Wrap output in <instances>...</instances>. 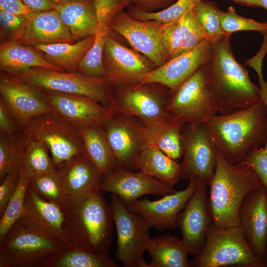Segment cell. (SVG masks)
I'll return each mask as SVG.
<instances>
[{
  "label": "cell",
  "instance_id": "6da1fadb",
  "mask_svg": "<svg viewBox=\"0 0 267 267\" xmlns=\"http://www.w3.org/2000/svg\"><path fill=\"white\" fill-rule=\"evenodd\" d=\"M212 42V54L205 66L219 113L229 114L260 102L261 88L251 82L245 67L235 60L230 36L222 35Z\"/></svg>",
  "mask_w": 267,
  "mask_h": 267
},
{
  "label": "cell",
  "instance_id": "7a4b0ae2",
  "mask_svg": "<svg viewBox=\"0 0 267 267\" xmlns=\"http://www.w3.org/2000/svg\"><path fill=\"white\" fill-rule=\"evenodd\" d=\"M205 123L216 148L235 164L267 143V105L262 99L242 110L215 115Z\"/></svg>",
  "mask_w": 267,
  "mask_h": 267
},
{
  "label": "cell",
  "instance_id": "3957f363",
  "mask_svg": "<svg viewBox=\"0 0 267 267\" xmlns=\"http://www.w3.org/2000/svg\"><path fill=\"white\" fill-rule=\"evenodd\" d=\"M62 210L72 244L109 255L114 222L110 206L97 189L69 195Z\"/></svg>",
  "mask_w": 267,
  "mask_h": 267
},
{
  "label": "cell",
  "instance_id": "277c9868",
  "mask_svg": "<svg viewBox=\"0 0 267 267\" xmlns=\"http://www.w3.org/2000/svg\"><path fill=\"white\" fill-rule=\"evenodd\" d=\"M217 163L209 181L208 207L213 224L225 228L240 225L239 211L245 196L263 183L250 167L235 164L215 147Z\"/></svg>",
  "mask_w": 267,
  "mask_h": 267
},
{
  "label": "cell",
  "instance_id": "5b68a950",
  "mask_svg": "<svg viewBox=\"0 0 267 267\" xmlns=\"http://www.w3.org/2000/svg\"><path fill=\"white\" fill-rule=\"evenodd\" d=\"M267 267L248 243L241 225L221 228L212 222L202 251L190 261V267Z\"/></svg>",
  "mask_w": 267,
  "mask_h": 267
},
{
  "label": "cell",
  "instance_id": "8992f818",
  "mask_svg": "<svg viewBox=\"0 0 267 267\" xmlns=\"http://www.w3.org/2000/svg\"><path fill=\"white\" fill-rule=\"evenodd\" d=\"M68 246L35 230L20 219L0 243V267H42Z\"/></svg>",
  "mask_w": 267,
  "mask_h": 267
},
{
  "label": "cell",
  "instance_id": "52a82bcc",
  "mask_svg": "<svg viewBox=\"0 0 267 267\" xmlns=\"http://www.w3.org/2000/svg\"><path fill=\"white\" fill-rule=\"evenodd\" d=\"M11 74L40 90L83 95L110 105L112 85L105 78L88 77L77 70L57 71L41 67Z\"/></svg>",
  "mask_w": 267,
  "mask_h": 267
},
{
  "label": "cell",
  "instance_id": "ba28073f",
  "mask_svg": "<svg viewBox=\"0 0 267 267\" xmlns=\"http://www.w3.org/2000/svg\"><path fill=\"white\" fill-rule=\"evenodd\" d=\"M117 233L115 258L125 267H149L143 258L151 227L140 215L129 210L115 194L109 204Z\"/></svg>",
  "mask_w": 267,
  "mask_h": 267
},
{
  "label": "cell",
  "instance_id": "9c48e42d",
  "mask_svg": "<svg viewBox=\"0 0 267 267\" xmlns=\"http://www.w3.org/2000/svg\"><path fill=\"white\" fill-rule=\"evenodd\" d=\"M114 86L110 105L116 113L138 117L141 122L171 116L168 106L172 92L167 87L158 83Z\"/></svg>",
  "mask_w": 267,
  "mask_h": 267
},
{
  "label": "cell",
  "instance_id": "30bf717a",
  "mask_svg": "<svg viewBox=\"0 0 267 267\" xmlns=\"http://www.w3.org/2000/svg\"><path fill=\"white\" fill-rule=\"evenodd\" d=\"M168 110L171 116L185 124L205 122L219 113L210 89L205 64L172 93Z\"/></svg>",
  "mask_w": 267,
  "mask_h": 267
},
{
  "label": "cell",
  "instance_id": "8fae6325",
  "mask_svg": "<svg viewBox=\"0 0 267 267\" xmlns=\"http://www.w3.org/2000/svg\"><path fill=\"white\" fill-rule=\"evenodd\" d=\"M181 178L201 180L207 185L213 176L217 154L205 122L186 123L181 132Z\"/></svg>",
  "mask_w": 267,
  "mask_h": 267
},
{
  "label": "cell",
  "instance_id": "7c38bea8",
  "mask_svg": "<svg viewBox=\"0 0 267 267\" xmlns=\"http://www.w3.org/2000/svg\"><path fill=\"white\" fill-rule=\"evenodd\" d=\"M26 130L45 145L56 167L84 154L78 129L51 112L34 118Z\"/></svg>",
  "mask_w": 267,
  "mask_h": 267
},
{
  "label": "cell",
  "instance_id": "4fadbf2b",
  "mask_svg": "<svg viewBox=\"0 0 267 267\" xmlns=\"http://www.w3.org/2000/svg\"><path fill=\"white\" fill-rule=\"evenodd\" d=\"M105 79L114 86H136L156 67L148 58L109 35L103 50Z\"/></svg>",
  "mask_w": 267,
  "mask_h": 267
},
{
  "label": "cell",
  "instance_id": "5bb4252c",
  "mask_svg": "<svg viewBox=\"0 0 267 267\" xmlns=\"http://www.w3.org/2000/svg\"><path fill=\"white\" fill-rule=\"evenodd\" d=\"M40 90L51 112L77 129L103 125L116 113L110 105L102 104L87 96Z\"/></svg>",
  "mask_w": 267,
  "mask_h": 267
},
{
  "label": "cell",
  "instance_id": "9a60e30c",
  "mask_svg": "<svg viewBox=\"0 0 267 267\" xmlns=\"http://www.w3.org/2000/svg\"><path fill=\"white\" fill-rule=\"evenodd\" d=\"M0 94L22 130H26L34 118L51 112L40 89L2 71Z\"/></svg>",
  "mask_w": 267,
  "mask_h": 267
},
{
  "label": "cell",
  "instance_id": "2e32d148",
  "mask_svg": "<svg viewBox=\"0 0 267 267\" xmlns=\"http://www.w3.org/2000/svg\"><path fill=\"white\" fill-rule=\"evenodd\" d=\"M207 185L198 179L193 194L178 217V224L182 233L181 240L189 255L195 256L202 251L212 222L208 204Z\"/></svg>",
  "mask_w": 267,
  "mask_h": 267
},
{
  "label": "cell",
  "instance_id": "e0dca14e",
  "mask_svg": "<svg viewBox=\"0 0 267 267\" xmlns=\"http://www.w3.org/2000/svg\"><path fill=\"white\" fill-rule=\"evenodd\" d=\"M163 25L154 21L136 19L121 10L113 17L110 29L122 36L133 49L144 55L158 67L164 64L159 44Z\"/></svg>",
  "mask_w": 267,
  "mask_h": 267
},
{
  "label": "cell",
  "instance_id": "ac0fdd59",
  "mask_svg": "<svg viewBox=\"0 0 267 267\" xmlns=\"http://www.w3.org/2000/svg\"><path fill=\"white\" fill-rule=\"evenodd\" d=\"M98 190L101 194L110 192L116 195L127 207L143 195H165L177 191L141 171L132 173L119 166L103 177Z\"/></svg>",
  "mask_w": 267,
  "mask_h": 267
},
{
  "label": "cell",
  "instance_id": "d6986e66",
  "mask_svg": "<svg viewBox=\"0 0 267 267\" xmlns=\"http://www.w3.org/2000/svg\"><path fill=\"white\" fill-rule=\"evenodd\" d=\"M198 179H191L183 190L165 195L151 201L136 200L127 207L129 211L141 216L151 227L159 231L178 227V217L193 194Z\"/></svg>",
  "mask_w": 267,
  "mask_h": 267
},
{
  "label": "cell",
  "instance_id": "ffe728a7",
  "mask_svg": "<svg viewBox=\"0 0 267 267\" xmlns=\"http://www.w3.org/2000/svg\"><path fill=\"white\" fill-rule=\"evenodd\" d=\"M239 218L250 247L260 260L267 263V189L264 185L245 196Z\"/></svg>",
  "mask_w": 267,
  "mask_h": 267
},
{
  "label": "cell",
  "instance_id": "44dd1931",
  "mask_svg": "<svg viewBox=\"0 0 267 267\" xmlns=\"http://www.w3.org/2000/svg\"><path fill=\"white\" fill-rule=\"evenodd\" d=\"M213 42L205 39L184 53L172 59L149 73L139 84L158 83L172 92L211 58Z\"/></svg>",
  "mask_w": 267,
  "mask_h": 267
},
{
  "label": "cell",
  "instance_id": "7402d4cb",
  "mask_svg": "<svg viewBox=\"0 0 267 267\" xmlns=\"http://www.w3.org/2000/svg\"><path fill=\"white\" fill-rule=\"evenodd\" d=\"M132 117L116 113L102 126L115 156L117 166L134 165V160L146 144L142 123Z\"/></svg>",
  "mask_w": 267,
  "mask_h": 267
},
{
  "label": "cell",
  "instance_id": "603a6c76",
  "mask_svg": "<svg viewBox=\"0 0 267 267\" xmlns=\"http://www.w3.org/2000/svg\"><path fill=\"white\" fill-rule=\"evenodd\" d=\"M21 219L42 233L58 239L68 245L72 244L65 229L62 209L40 197L29 184L26 193L24 214Z\"/></svg>",
  "mask_w": 267,
  "mask_h": 267
},
{
  "label": "cell",
  "instance_id": "cb8c5ba5",
  "mask_svg": "<svg viewBox=\"0 0 267 267\" xmlns=\"http://www.w3.org/2000/svg\"><path fill=\"white\" fill-rule=\"evenodd\" d=\"M26 17L23 29L13 41L32 46L39 44L75 43L55 9L32 11Z\"/></svg>",
  "mask_w": 267,
  "mask_h": 267
},
{
  "label": "cell",
  "instance_id": "d4e9b609",
  "mask_svg": "<svg viewBox=\"0 0 267 267\" xmlns=\"http://www.w3.org/2000/svg\"><path fill=\"white\" fill-rule=\"evenodd\" d=\"M56 174L67 195L97 189L103 176L85 154L77 155L56 167Z\"/></svg>",
  "mask_w": 267,
  "mask_h": 267
},
{
  "label": "cell",
  "instance_id": "484cf974",
  "mask_svg": "<svg viewBox=\"0 0 267 267\" xmlns=\"http://www.w3.org/2000/svg\"><path fill=\"white\" fill-rule=\"evenodd\" d=\"M55 9L75 41L94 35L97 18L93 0H69L57 3Z\"/></svg>",
  "mask_w": 267,
  "mask_h": 267
},
{
  "label": "cell",
  "instance_id": "4316f807",
  "mask_svg": "<svg viewBox=\"0 0 267 267\" xmlns=\"http://www.w3.org/2000/svg\"><path fill=\"white\" fill-rule=\"evenodd\" d=\"M141 123L146 144L157 147L174 160L181 157V132L184 123L172 116Z\"/></svg>",
  "mask_w": 267,
  "mask_h": 267
},
{
  "label": "cell",
  "instance_id": "83f0119b",
  "mask_svg": "<svg viewBox=\"0 0 267 267\" xmlns=\"http://www.w3.org/2000/svg\"><path fill=\"white\" fill-rule=\"evenodd\" d=\"M134 165L171 187L181 178L180 165L153 145L146 144L142 147Z\"/></svg>",
  "mask_w": 267,
  "mask_h": 267
},
{
  "label": "cell",
  "instance_id": "f1b7e54d",
  "mask_svg": "<svg viewBox=\"0 0 267 267\" xmlns=\"http://www.w3.org/2000/svg\"><path fill=\"white\" fill-rule=\"evenodd\" d=\"M33 67H41L57 71H64L46 60L32 46L15 41L1 43L0 45V69L14 74Z\"/></svg>",
  "mask_w": 267,
  "mask_h": 267
},
{
  "label": "cell",
  "instance_id": "f546056e",
  "mask_svg": "<svg viewBox=\"0 0 267 267\" xmlns=\"http://www.w3.org/2000/svg\"><path fill=\"white\" fill-rule=\"evenodd\" d=\"M84 146V154L103 177L117 167L115 156L102 125H91L78 129Z\"/></svg>",
  "mask_w": 267,
  "mask_h": 267
},
{
  "label": "cell",
  "instance_id": "4dcf8cb0",
  "mask_svg": "<svg viewBox=\"0 0 267 267\" xmlns=\"http://www.w3.org/2000/svg\"><path fill=\"white\" fill-rule=\"evenodd\" d=\"M146 251L151 257L149 267H188L190 261L181 239L169 233L150 237Z\"/></svg>",
  "mask_w": 267,
  "mask_h": 267
},
{
  "label": "cell",
  "instance_id": "1f68e13d",
  "mask_svg": "<svg viewBox=\"0 0 267 267\" xmlns=\"http://www.w3.org/2000/svg\"><path fill=\"white\" fill-rule=\"evenodd\" d=\"M94 39L92 35L74 43L39 44L33 47L52 64L66 71H74L92 46Z\"/></svg>",
  "mask_w": 267,
  "mask_h": 267
},
{
  "label": "cell",
  "instance_id": "d6a6232c",
  "mask_svg": "<svg viewBox=\"0 0 267 267\" xmlns=\"http://www.w3.org/2000/svg\"><path fill=\"white\" fill-rule=\"evenodd\" d=\"M108 255L78 244H72L47 260L42 267H117Z\"/></svg>",
  "mask_w": 267,
  "mask_h": 267
},
{
  "label": "cell",
  "instance_id": "836d02e7",
  "mask_svg": "<svg viewBox=\"0 0 267 267\" xmlns=\"http://www.w3.org/2000/svg\"><path fill=\"white\" fill-rule=\"evenodd\" d=\"M97 26L93 44L79 63L77 71L88 77L105 78L102 63L104 45L110 31L113 16L106 11H97Z\"/></svg>",
  "mask_w": 267,
  "mask_h": 267
},
{
  "label": "cell",
  "instance_id": "e575fe53",
  "mask_svg": "<svg viewBox=\"0 0 267 267\" xmlns=\"http://www.w3.org/2000/svg\"><path fill=\"white\" fill-rule=\"evenodd\" d=\"M31 135L24 130L12 134L0 133V179L23 167L26 147Z\"/></svg>",
  "mask_w": 267,
  "mask_h": 267
},
{
  "label": "cell",
  "instance_id": "d590c367",
  "mask_svg": "<svg viewBox=\"0 0 267 267\" xmlns=\"http://www.w3.org/2000/svg\"><path fill=\"white\" fill-rule=\"evenodd\" d=\"M49 154L45 145L31 135L26 147L22 168L25 175L30 178L35 175L55 172L56 166Z\"/></svg>",
  "mask_w": 267,
  "mask_h": 267
},
{
  "label": "cell",
  "instance_id": "8d00e7d4",
  "mask_svg": "<svg viewBox=\"0 0 267 267\" xmlns=\"http://www.w3.org/2000/svg\"><path fill=\"white\" fill-rule=\"evenodd\" d=\"M29 184V178L21 169L19 172V180L16 190L0 216V243L13 225L23 215L26 193Z\"/></svg>",
  "mask_w": 267,
  "mask_h": 267
},
{
  "label": "cell",
  "instance_id": "74e56055",
  "mask_svg": "<svg viewBox=\"0 0 267 267\" xmlns=\"http://www.w3.org/2000/svg\"><path fill=\"white\" fill-rule=\"evenodd\" d=\"M29 184L45 200L62 209L66 204L69 195L64 191L56 171L32 176L29 178Z\"/></svg>",
  "mask_w": 267,
  "mask_h": 267
},
{
  "label": "cell",
  "instance_id": "f35d334b",
  "mask_svg": "<svg viewBox=\"0 0 267 267\" xmlns=\"http://www.w3.org/2000/svg\"><path fill=\"white\" fill-rule=\"evenodd\" d=\"M200 0H177L170 6L158 11L146 12L131 6L127 13L141 21H154L163 24L180 18Z\"/></svg>",
  "mask_w": 267,
  "mask_h": 267
},
{
  "label": "cell",
  "instance_id": "ab89813d",
  "mask_svg": "<svg viewBox=\"0 0 267 267\" xmlns=\"http://www.w3.org/2000/svg\"><path fill=\"white\" fill-rule=\"evenodd\" d=\"M193 10L197 19L211 40L225 35L221 26L223 11L216 3L200 0L194 5Z\"/></svg>",
  "mask_w": 267,
  "mask_h": 267
},
{
  "label": "cell",
  "instance_id": "60d3db41",
  "mask_svg": "<svg viewBox=\"0 0 267 267\" xmlns=\"http://www.w3.org/2000/svg\"><path fill=\"white\" fill-rule=\"evenodd\" d=\"M180 25L181 43L179 49L173 58L191 49L203 40L210 39L197 19L193 8L181 16Z\"/></svg>",
  "mask_w": 267,
  "mask_h": 267
},
{
  "label": "cell",
  "instance_id": "b9f144b4",
  "mask_svg": "<svg viewBox=\"0 0 267 267\" xmlns=\"http://www.w3.org/2000/svg\"><path fill=\"white\" fill-rule=\"evenodd\" d=\"M221 28L224 35L239 31H255L263 35L267 34V22H258L253 19L239 15L233 6H230L226 11H223L221 18Z\"/></svg>",
  "mask_w": 267,
  "mask_h": 267
},
{
  "label": "cell",
  "instance_id": "7bdbcfd3",
  "mask_svg": "<svg viewBox=\"0 0 267 267\" xmlns=\"http://www.w3.org/2000/svg\"><path fill=\"white\" fill-rule=\"evenodd\" d=\"M180 18L163 25L159 44L164 64L174 57L180 47L182 39Z\"/></svg>",
  "mask_w": 267,
  "mask_h": 267
},
{
  "label": "cell",
  "instance_id": "ee69618b",
  "mask_svg": "<svg viewBox=\"0 0 267 267\" xmlns=\"http://www.w3.org/2000/svg\"><path fill=\"white\" fill-rule=\"evenodd\" d=\"M26 20V15L0 11L1 42L13 41L23 29Z\"/></svg>",
  "mask_w": 267,
  "mask_h": 267
},
{
  "label": "cell",
  "instance_id": "f6af8a7d",
  "mask_svg": "<svg viewBox=\"0 0 267 267\" xmlns=\"http://www.w3.org/2000/svg\"><path fill=\"white\" fill-rule=\"evenodd\" d=\"M252 168L267 189V143L263 146L250 152L241 163Z\"/></svg>",
  "mask_w": 267,
  "mask_h": 267
},
{
  "label": "cell",
  "instance_id": "bcb514c9",
  "mask_svg": "<svg viewBox=\"0 0 267 267\" xmlns=\"http://www.w3.org/2000/svg\"><path fill=\"white\" fill-rule=\"evenodd\" d=\"M19 180V173L7 174L0 184V216L3 214L7 205L14 193Z\"/></svg>",
  "mask_w": 267,
  "mask_h": 267
},
{
  "label": "cell",
  "instance_id": "7dc6e473",
  "mask_svg": "<svg viewBox=\"0 0 267 267\" xmlns=\"http://www.w3.org/2000/svg\"><path fill=\"white\" fill-rule=\"evenodd\" d=\"M20 130L21 129L12 113L0 98V133L12 134Z\"/></svg>",
  "mask_w": 267,
  "mask_h": 267
},
{
  "label": "cell",
  "instance_id": "c3c4849f",
  "mask_svg": "<svg viewBox=\"0 0 267 267\" xmlns=\"http://www.w3.org/2000/svg\"><path fill=\"white\" fill-rule=\"evenodd\" d=\"M175 0H130L133 6L146 12H154L155 10L165 8L172 5Z\"/></svg>",
  "mask_w": 267,
  "mask_h": 267
},
{
  "label": "cell",
  "instance_id": "681fc988",
  "mask_svg": "<svg viewBox=\"0 0 267 267\" xmlns=\"http://www.w3.org/2000/svg\"><path fill=\"white\" fill-rule=\"evenodd\" d=\"M0 11L27 15L32 11L21 0H0Z\"/></svg>",
  "mask_w": 267,
  "mask_h": 267
},
{
  "label": "cell",
  "instance_id": "f907efd6",
  "mask_svg": "<svg viewBox=\"0 0 267 267\" xmlns=\"http://www.w3.org/2000/svg\"><path fill=\"white\" fill-rule=\"evenodd\" d=\"M30 9L40 11L55 9L57 3L53 0H21Z\"/></svg>",
  "mask_w": 267,
  "mask_h": 267
},
{
  "label": "cell",
  "instance_id": "816d5d0a",
  "mask_svg": "<svg viewBox=\"0 0 267 267\" xmlns=\"http://www.w3.org/2000/svg\"><path fill=\"white\" fill-rule=\"evenodd\" d=\"M231 0L236 3H238L240 5H243V6L254 7H262V6L259 0Z\"/></svg>",
  "mask_w": 267,
  "mask_h": 267
},
{
  "label": "cell",
  "instance_id": "f5cc1de1",
  "mask_svg": "<svg viewBox=\"0 0 267 267\" xmlns=\"http://www.w3.org/2000/svg\"><path fill=\"white\" fill-rule=\"evenodd\" d=\"M262 8L267 10V0H259Z\"/></svg>",
  "mask_w": 267,
  "mask_h": 267
},
{
  "label": "cell",
  "instance_id": "db71d44e",
  "mask_svg": "<svg viewBox=\"0 0 267 267\" xmlns=\"http://www.w3.org/2000/svg\"><path fill=\"white\" fill-rule=\"evenodd\" d=\"M55 2H56L57 3H60V2H64V1H67V0H53Z\"/></svg>",
  "mask_w": 267,
  "mask_h": 267
},
{
  "label": "cell",
  "instance_id": "11a10c76",
  "mask_svg": "<svg viewBox=\"0 0 267 267\" xmlns=\"http://www.w3.org/2000/svg\"><path fill=\"white\" fill-rule=\"evenodd\" d=\"M123 0L125 1L126 3H127L128 4H129V3H130V0Z\"/></svg>",
  "mask_w": 267,
  "mask_h": 267
}]
</instances>
